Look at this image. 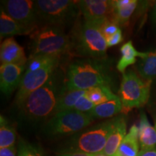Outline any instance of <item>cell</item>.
<instances>
[{
    "label": "cell",
    "mask_w": 156,
    "mask_h": 156,
    "mask_svg": "<svg viewBox=\"0 0 156 156\" xmlns=\"http://www.w3.org/2000/svg\"><path fill=\"white\" fill-rule=\"evenodd\" d=\"M17 156H46L41 150L24 140H20Z\"/></svg>",
    "instance_id": "25"
},
{
    "label": "cell",
    "mask_w": 156,
    "mask_h": 156,
    "mask_svg": "<svg viewBox=\"0 0 156 156\" xmlns=\"http://www.w3.org/2000/svg\"><path fill=\"white\" fill-rule=\"evenodd\" d=\"M121 58L117 64V69L120 73H124L126 67L134 64L136 61V57L140 58L145 57L146 52H139L135 49L131 41L126 42L121 48Z\"/></svg>",
    "instance_id": "19"
},
{
    "label": "cell",
    "mask_w": 156,
    "mask_h": 156,
    "mask_svg": "<svg viewBox=\"0 0 156 156\" xmlns=\"http://www.w3.org/2000/svg\"><path fill=\"white\" fill-rule=\"evenodd\" d=\"M101 32H102L103 36L105 37L106 40L108 38H110L111 36H114V34H116V33L120 30L119 25L115 22L114 20H111L109 19L106 20L101 25Z\"/></svg>",
    "instance_id": "27"
},
{
    "label": "cell",
    "mask_w": 156,
    "mask_h": 156,
    "mask_svg": "<svg viewBox=\"0 0 156 156\" xmlns=\"http://www.w3.org/2000/svg\"><path fill=\"white\" fill-rule=\"evenodd\" d=\"M25 71V66L3 64L0 67V88L6 95H10L19 87Z\"/></svg>",
    "instance_id": "12"
},
{
    "label": "cell",
    "mask_w": 156,
    "mask_h": 156,
    "mask_svg": "<svg viewBox=\"0 0 156 156\" xmlns=\"http://www.w3.org/2000/svg\"><path fill=\"white\" fill-rule=\"evenodd\" d=\"M59 56H30L25 65V71L18 87L15 103L20 104L28 95L45 85L55 73Z\"/></svg>",
    "instance_id": "3"
},
{
    "label": "cell",
    "mask_w": 156,
    "mask_h": 156,
    "mask_svg": "<svg viewBox=\"0 0 156 156\" xmlns=\"http://www.w3.org/2000/svg\"><path fill=\"white\" fill-rule=\"evenodd\" d=\"M35 6L38 20L58 27L74 20L80 11L78 2L70 0H38Z\"/></svg>",
    "instance_id": "7"
},
{
    "label": "cell",
    "mask_w": 156,
    "mask_h": 156,
    "mask_svg": "<svg viewBox=\"0 0 156 156\" xmlns=\"http://www.w3.org/2000/svg\"><path fill=\"white\" fill-rule=\"evenodd\" d=\"M123 40V36H122V33L121 29L116 34H114V36H111L110 38L106 39V44L107 46L108 47H112V46H116V45L120 44Z\"/></svg>",
    "instance_id": "28"
},
{
    "label": "cell",
    "mask_w": 156,
    "mask_h": 156,
    "mask_svg": "<svg viewBox=\"0 0 156 156\" xmlns=\"http://www.w3.org/2000/svg\"><path fill=\"white\" fill-rule=\"evenodd\" d=\"M16 131L14 126L2 115L0 116V149L15 147Z\"/></svg>",
    "instance_id": "22"
},
{
    "label": "cell",
    "mask_w": 156,
    "mask_h": 156,
    "mask_svg": "<svg viewBox=\"0 0 156 156\" xmlns=\"http://www.w3.org/2000/svg\"><path fill=\"white\" fill-rule=\"evenodd\" d=\"M65 85L60 72L56 70L47 83L30 93L17 106L20 119L31 124L46 123L56 114L58 97Z\"/></svg>",
    "instance_id": "1"
},
{
    "label": "cell",
    "mask_w": 156,
    "mask_h": 156,
    "mask_svg": "<svg viewBox=\"0 0 156 156\" xmlns=\"http://www.w3.org/2000/svg\"><path fill=\"white\" fill-rule=\"evenodd\" d=\"M95 105L94 103L91 102L85 96V95L80 98L75 103L74 106L73 110L77 111V112L83 113V114H89L90 112L95 108Z\"/></svg>",
    "instance_id": "26"
},
{
    "label": "cell",
    "mask_w": 156,
    "mask_h": 156,
    "mask_svg": "<svg viewBox=\"0 0 156 156\" xmlns=\"http://www.w3.org/2000/svg\"><path fill=\"white\" fill-rule=\"evenodd\" d=\"M78 5L85 20L101 25L114 9V1L108 0H83L78 1Z\"/></svg>",
    "instance_id": "11"
},
{
    "label": "cell",
    "mask_w": 156,
    "mask_h": 156,
    "mask_svg": "<svg viewBox=\"0 0 156 156\" xmlns=\"http://www.w3.org/2000/svg\"><path fill=\"white\" fill-rule=\"evenodd\" d=\"M2 7L9 16L23 26L35 29L38 21L35 1L7 0L2 1Z\"/></svg>",
    "instance_id": "10"
},
{
    "label": "cell",
    "mask_w": 156,
    "mask_h": 156,
    "mask_svg": "<svg viewBox=\"0 0 156 156\" xmlns=\"http://www.w3.org/2000/svg\"><path fill=\"white\" fill-rule=\"evenodd\" d=\"M101 24L84 20L74 42L75 51L85 58H106V40L101 32Z\"/></svg>",
    "instance_id": "6"
},
{
    "label": "cell",
    "mask_w": 156,
    "mask_h": 156,
    "mask_svg": "<svg viewBox=\"0 0 156 156\" xmlns=\"http://www.w3.org/2000/svg\"><path fill=\"white\" fill-rule=\"evenodd\" d=\"M35 29L25 27L9 16L2 9L0 14V35L2 38L15 35L30 34Z\"/></svg>",
    "instance_id": "15"
},
{
    "label": "cell",
    "mask_w": 156,
    "mask_h": 156,
    "mask_svg": "<svg viewBox=\"0 0 156 156\" xmlns=\"http://www.w3.org/2000/svg\"><path fill=\"white\" fill-rule=\"evenodd\" d=\"M152 81H143L133 71L123 75L119 88L122 108L130 110L139 108L147 102Z\"/></svg>",
    "instance_id": "9"
},
{
    "label": "cell",
    "mask_w": 156,
    "mask_h": 156,
    "mask_svg": "<svg viewBox=\"0 0 156 156\" xmlns=\"http://www.w3.org/2000/svg\"><path fill=\"white\" fill-rule=\"evenodd\" d=\"M93 156H106V155H104L102 152L99 153H96V154H93Z\"/></svg>",
    "instance_id": "34"
},
{
    "label": "cell",
    "mask_w": 156,
    "mask_h": 156,
    "mask_svg": "<svg viewBox=\"0 0 156 156\" xmlns=\"http://www.w3.org/2000/svg\"><path fill=\"white\" fill-rule=\"evenodd\" d=\"M122 110V101L119 97L117 96L108 102L95 106L89 114L94 119H112L115 117V115L119 114Z\"/></svg>",
    "instance_id": "18"
},
{
    "label": "cell",
    "mask_w": 156,
    "mask_h": 156,
    "mask_svg": "<svg viewBox=\"0 0 156 156\" xmlns=\"http://www.w3.org/2000/svg\"><path fill=\"white\" fill-rule=\"evenodd\" d=\"M67 78L66 87L78 90H87L98 86L112 87L115 80L111 61L107 58L74 60L68 67Z\"/></svg>",
    "instance_id": "2"
},
{
    "label": "cell",
    "mask_w": 156,
    "mask_h": 156,
    "mask_svg": "<svg viewBox=\"0 0 156 156\" xmlns=\"http://www.w3.org/2000/svg\"><path fill=\"white\" fill-rule=\"evenodd\" d=\"M139 142L141 151L156 149V130L150 124L146 115L140 116L139 127Z\"/></svg>",
    "instance_id": "14"
},
{
    "label": "cell",
    "mask_w": 156,
    "mask_h": 156,
    "mask_svg": "<svg viewBox=\"0 0 156 156\" xmlns=\"http://www.w3.org/2000/svg\"><path fill=\"white\" fill-rule=\"evenodd\" d=\"M58 156H93V154L85 153L78 151H65Z\"/></svg>",
    "instance_id": "30"
},
{
    "label": "cell",
    "mask_w": 156,
    "mask_h": 156,
    "mask_svg": "<svg viewBox=\"0 0 156 156\" xmlns=\"http://www.w3.org/2000/svg\"><path fill=\"white\" fill-rule=\"evenodd\" d=\"M132 2V0H116L114 1V9L122 8L131 4Z\"/></svg>",
    "instance_id": "31"
},
{
    "label": "cell",
    "mask_w": 156,
    "mask_h": 156,
    "mask_svg": "<svg viewBox=\"0 0 156 156\" xmlns=\"http://www.w3.org/2000/svg\"><path fill=\"white\" fill-rule=\"evenodd\" d=\"M121 116H115L77 134L72 139L67 151H78L89 154L103 152Z\"/></svg>",
    "instance_id": "5"
},
{
    "label": "cell",
    "mask_w": 156,
    "mask_h": 156,
    "mask_svg": "<svg viewBox=\"0 0 156 156\" xmlns=\"http://www.w3.org/2000/svg\"><path fill=\"white\" fill-rule=\"evenodd\" d=\"M137 156H156V149L149 151H140Z\"/></svg>",
    "instance_id": "32"
},
{
    "label": "cell",
    "mask_w": 156,
    "mask_h": 156,
    "mask_svg": "<svg viewBox=\"0 0 156 156\" xmlns=\"http://www.w3.org/2000/svg\"><path fill=\"white\" fill-rule=\"evenodd\" d=\"M85 95L95 106L108 102L117 97V95L113 93L111 87L108 86L93 87L85 91Z\"/></svg>",
    "instance_id": "23"
},
{
    "label": "cell",
    "mask_w": 156,
    "mask_h": 156,
    "mask_svg": "<svg viewBox=\"0 0 156 156\" xmlns=\"http://www.w3.org/2000/svg\"><path fill=\"white\" fill-rule=\"evenodd\" d=\"M30 55L59 56L72 47L69 38L61 27L45 25L34 30L30 34Z\"/></svg>",
    "instance_id": "4"
},
{
    "label": "cell",
    "mask_w": 156,
    "mask_h": 156,
    "mask_svg": "<svg viewBox=\"0 0 156 156\" xmlns=\"http://www.w3.org/2000/svg\"><path fill=\"white\" fill-rule=\"evenodd\" d=\"M155 130H156V120H155Z\"/></svg>",
    "instance_id": "35"
},
{
    "label": "cell",
    "mask_w": 156,
    "mask_h": 156,
    "mask_svg": "<svg viewBox=\"0 0 156 156\" xmlns=\"http://www.w3.org/2000/svg\"><path fill=\"white\" fill-rule=\"evenodd\" d=\"M138 2L136 0H132V3L126 7L122 8H117L114 9V20L119 25H124L128 22L130 17L136 9Z\"/></svg>",
    "instance_id": "24"
},
{
    "label": "cell",
    "mask_w": 156,
    "mask_h": 156,
    "mask_svg": "<svg viewBox=\"0 0 156 156\" xmlns=\"http://www.w3.org/2000/svg\"><path fill=\"white\" fill-rule=\"evenodd\" d=\"M85 91L86 90L68 89L65 85V87H64L63 90L58 97L56 114L58 112L73 110L74 106L78 99L85 94Z\"/></svg>",
    "instance_id": "20"
},
{
    "label": "cell",
    "mask_w": 156,
    "mask_h": 156,
    "mask_svg": "<svg viewBox=\"0 0 156 156\" xmlns=\"http://www.w3.org/2000/svg\"><path fill=\"white\" fill-rule=\"evenodd\" d=\"M152 20H153L154 24L156 25V1L155 2V5H154L153 12H152Z\"/></svg>",
    "instance_id": "33"
},
{
    "label": "cell",
    "mask_w": 156,
    "mask_h": 156,
    "mask_svg": "<svg viewBox=\"0 0 156 156\" xmlns=\"http://www.w3.org/2000/svg\"><path fill=\"white\" fill-rule=\"evenodd\" d=\"M126 132V122L124 116H121L118 124L109 136L108 141L102 153L106 156H114L120 144L125 137Z\"/></svg>",
    "instance_id": "17"
},
{
    "label": "cell",
    "mask_w": 156,
    "mask_h": 156,
    "mask_svg": "<svg viewBox=\"0 0 156 156\" xmlns=\"http://www.w3.org/2000/svg\"><path fill=\"white\" fill-rule=\"evenodd\" d=\"M90 114L75 110L58 112L44 124L43 131L48 136H58L73 134L80 132L93 122Z\"/></svg>",
    "instance_id": "8"
},
{
    "label": "cell",
    "mask_w": 156,
    "mask_h": 156,
    "mask_svg": "<svg viewBox=\"0 0 156 156\" xmlns=\"http://www.w3.org/2000/svg\"><path fill=\"white\" fill-rule=\"evenodd\" d=\"M140 76L146 81H152L156 78V50L146 52L138 65Z\"/></svg>",
    "instance_id": "21"
},
{
    "label": "cell",
    "mask_w": 156,
    "mask_h": 156,
    "mask_svg": "<svg viewBox=\"0 0 156 156\" xmlns=\"http://www.w3.org/2000/svg\"><path fill=\"white\" fill-rule=\"evenodd\" d=\"M0 156H17V153L15 147L1 148Z\"/></svg>",
    "instance_id": "29"
},
{
    "label": "cell",
    "mask_w": 156,
    "mask_h": 156,
    "mask_svg": "<svg viewBox=\"0 0 156 156\" xmlns=\"http://www.w3.org/2000/svg\"><path fill=\"white\" fill-rule=\"evenodd\" d=\"M139 153V128L133 125L124 138L114 156H137Z\"/></svg>",
    "instance_id": "16"
},
{
    "label": "cell",
    "mask_w": 156,
    "mask_h": 156,
    "mask_svg": "<svg viewBox=\"0 0 156 156\" xmlns=\"http://www.w3.org/2000/svg\"><path fill=\"white\" fill-rule=\"evenodd\" d=\"M0 60L2 64H14L25 67L28 62L23 48L17 44L12 37L5 39L2 43Z\"/></svg>",
    "instance_id": "13"
}]
</instances>
